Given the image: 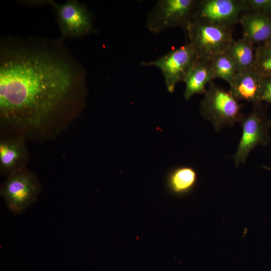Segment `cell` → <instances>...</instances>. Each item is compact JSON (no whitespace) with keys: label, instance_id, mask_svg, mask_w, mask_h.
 <instances>
[{"label":"cell","instance_id":"cell-19","mask_svg":"<svg viewBox=\"0 0 271 271\" xmlns=\"http://www.w3.org/2000/svg\"><path fill=\"white\" fill-rule=\"evenodd\" d=\"M261 101L271 104V77H262Z\"/></svg>","mask_w":271,"mask_h":271},{"label":"cell","instance_id":"cell-5","mask_svg":"<svg viewBox=\"0 0 271 271\" xmlns=\"http://www.w3.org/2000/svg\"><path fill=\"white\" fill-rule=\"evenodd\" d=\"M196 0H160L149 12L146 27L152 33L179 27L185 31L192 20Z\"/></svg>","mask_w":271,"mask_h":271},{"label":"cell","instance_id":"cell-9","mask_svg":"<svg viewBox=\"0 0 271 271\" xmlns=\"http://www.w3.org/2000/svg\"><path fill=\"white\" fill-rule=\"evenodd\" d=\"M55 9L62 34L69 37H80L92 29L91 15L86 7L74 0L62 4L49 1Z\"/></svg>","mask_w":271,"mask_h":271},{"label":"cell","instance_id":"cell-16","mask_svg":"<svg viewBox=\"0 0 271 271\" xmlns=\"http://www.w3.org/2000/svg\"><path fill=\"white\" fill-rule=\"evenodd\" d=\"M211 65L214 79L224 80L229 84L237 72L234 61L226 52L214 57L211 60Z\"/></svg>","mask_w":271,"mask_h":271},{"label":"cell","instance_id":"cell-2","mask_svg":"<svg viewBox=\"0 0 271 271\" xmlns=\"http://www.w3.org/2000/svg\"><path fill=\"white\" fill-rule=\"evenodd\" d=\"M204 94L200 102V113L216 131L241 122L244 116L241 106L229 90L211 82Z\"/></svg>","mask_w":271,"mask_h":271},{"label":"cell","instance_id":"cell-4","mask_svg":"<svg viewBox=\"0 0 271 271\" xmlns=\"http://www.w3.org/2000/svg\"><path fill=\"white\" fill-rule=\"evenodd\" d=\"M242 134L235 153L232 156L235 166L245 164L250 153L257 146H265L269 141V120L262 108L261 102L253 104L249 114L240 122Z\"/></svg>","mask_w":271,"mask_h":271},{"label":"cell","instance_id":"cell-15","mask_svg":"<svg viewBox=\"0 0 271 271\" xmlns=\"http://www.w3.org/2000/svg\"><path fill=\"white\" fill-rule=\"evenodd\" d=\"M256 46L241 38L234 40L226 53L234 61L237 71L254 67Z\"/></svg>","mask_w":271,"mask_h":271},{"label":"cell","instance_id":"cell-20","mask_svg":"<svg viewBox=\"0 0 271 271\" xmlns=\"http://www.w3.org/2000/svg\"><path fill=\"white\" fill-rule=\"evenodd\" d=\"M266 168H267L268 170H269L270 171H271V169H270L269 168L267 167Z\"/></svg>","mask_w":271,"mask_h":271},{"label":"cell","instance_id":"cell-18","mask_svg":"<svg viewBox=\"0 0 271 271\" xmlns=\"http://www.w3.org/2000/svg\"><path fill=\"white\" fill-rule=\"evenodd\" d=\"M247 12L271 14V0H243Z\"/></svg>","mask_w":271,"mask_h":271},{"label":"cell","instance_id":"cell-8","mask_svg":"<svg viewBox=\"0 0 271 271\" xmlns=\"http://www.w3.org/2000/svg\"><path fill=\"white\" fill-rule=\"evenodd\" d=\"M197 59L193 49L187 43L154 61L142 62L141 65L158 68L164 76L167 90L173 93L177 84L183 82L188 71Z\"/></svg>","mask_w":271,"mask_h":271},{"label":"cell","instance_id":"cell-12","mask_svg":"<svg viewBox=\"0 0 271 271\" xmlns=\"http://www.w3.org/2000/svg\"><path fill=\"white\" fill-rule=\"evenodd\" d=\"M214 79L211 60L197 59L183 81L185 84L184 98L188 100L195 94H204L206 85Z\"/></svg>","mask_w":271,"mask_h":271},{"label":"cell","instance_id":"cell-11","mask_svg":"<svg viewBox=\"0 0 271 271\" xmlns=\"http://www.w3.org/2000/svg\"><path fill=\"white\" fill-rule=\"evenodd\" d=\"M238 23L242 29V38L256 46L271 40V14L245 12L240 16Z\"/></svg>","mask_w":271,"mask_h":271},{"label":"cell","instance_id":"cell-13","mask_svg":"<svg viewBox=\"0 0 271 271\" xmlns=\"http://www.w3.org/2000/svg\"><path fill=\"white\" fill-rule=\"evenodd\" d=\"M26 151L23 143L18 139L3 140L0 143V166L8 177L24 170Z\"/></svg>","mask_w":271,"mask_h":271},{"label":"cell","instance_id":"cell-14","mask_svg":"<svg viewBox=\"0 0 271 271\" xmlns=\"http://www.w3.org/2000/svg\"><path fill=\"white\" fill-rule=\"evenodd\" d=\"M197 180V173L193 168L181 166L175 168L169 174L167 184L171 193L181 196L192 191Z\"/></svg>","mask_w":271,"mask_h":271},{"label":"cell","instance_id":"cell-1","mask_svg":"<svg viewBox=\"0 0 271 271\" xmlns=\"http://www.w3.org/2000/svg\"><path fill=\"white\" fill-rule=\"evenodd\" d=\"M63 46L33 38H9L1 43L3 122L39 127L82 96L85 71Z\"/></svg>","mask_w":271,"mask_h":271},{"label":"cell","instance_id":"cell-6","mask_svg":"<svg viewBox=\"0 0 271 271\" xmlns=\"http://www.w3.org/2000/svg\"><path fill=\"white\" fill-rule=\"evenodd\" d=\"M40 191L34 175L23 170L8 177L1 187V195L11 212L20 214L36 201Z\"/></svg>","mask_w":271,"mask_h":271},{"label":"cell","instance_id":"cell-17","mask_svg":"<svg viewBox=\"0 0 271 271\" xmlns=\"http://www.w3.org/2000/svg\"><path fill=\"white\" fill-rule=\"evenodd\" d=\"M254 68L262 77H271V40L256 46Z\"/></svg>","mask_w":271,"mask_h":271},{"label":"cell","instance_id":"cell-21","mask_svg":"<svg viewBox=\"0 0 271 271\" xmlns=\"http://www.w3.org/2000/svg\"><path fill=\"white\" fill-rule=\"evenodd\" d=\"M270 123H271V119H270Z\"/></svg>","mask_w":271,"mask_h":271},{"label":"cell","instance_id":"cell-7","mask_svg":"<svg viewBox=\"0 0 271 271\" xmlns=\"http://www.w3.org/2000/svg\"><path fill=\"white\" fill-rule=\"evenodd\" d=\"M245 12L243 0H196L192 20L232 28Z\"/></svg>","mask_w":271,"mask_h":271},{"label":"cell","instance_id":"cell-3","mask_svg":"<svg viewBox=\"0 0 271 271\" xmlns=\"http://www.w3.org/2000/svg\"><path fill=\"white\" fill-rule=\"evenodd\" d=\"M185 31L188 43L199 59L211 60L217 55L226 52L234 41L231 28L193 20L189 23Z\"/></svg>","mask_w":271,"mask_h":271},{"label":"cell","instance_id":"cell-10","mask_svg":"<svg viewBox=\"0 0 271 271\" xmlns=\"http://www.w3.org/2000/svg\"><path fill=\"white\" fill-rule=\"evenodd\" d=\"M262 76L253 67L238 71L229 84L230 92L238 100L261 103Z\"/></svg>","mask_w":271,"mask_h":271}]
</instances>
